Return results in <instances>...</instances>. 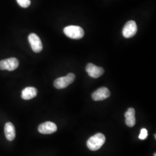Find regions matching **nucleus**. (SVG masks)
I'll return each instance as SVG.
<instances>
[{"mask_svg": "<svg viewBox=\"0 0 156 156\" xmlns=\"http://www.w3.org/2000/svg\"><path fill=\"white\" fill-rule=\"evenodd\" d=\"M105 135L101 133H97L88 140L87 146L90 151H98L105 144Z\"/></svg>", "mask_w": 156, "mask_h": 156, "instance_id": "obj_1", "label": "nucleus"}, {"mask_svg": "<svg viewBox=\"0 0 156 156\" xmlns=\"http://www.w3.org/2000/svg\"><path fill=\"white\" fill-rule=\"evenodd\" d=\"M65 35L73 39H79L82 38L84 35L83 28L78 26H68L64 29Z\"/></svg>", "mask_w": 156, "mask_h": 156, "instance_id": "obj_2", "label": "nucleus"}, {"mask_svg": "<svg viewBox=\"0 0 156 156\" xmlns=\"http://www.w3.org/2000/svg\"><path fill=\"white\" fill-rule=\"evenodd\" d=\"M75 79V75L73 73H69L66 76L56 79L54 82V86L57 89H65L73 83Z\"/></svg>", "mask_w": 156, "mask_h": 156, "instance_id": "obj_3", "label": "nucleus"}, {"mask_svg": "<svg viewBox=\"0 0 156 156\" xmlns=\"http://www.w3.org/2000/svg\"><path fill=\"white\" fill-rule=\"evenodd\" d=\"M137 26L134 20H129L124 25L122 31L124 37L129 38L133 37L137 32Z\"/></svg>", "mask_w": 156, "mask_h": 156, "instance_id": "obj_4", "label": "nucleus"}, {"mask_svg": "<svg viewBox=\"0 0 156 156\" xmlns=\"http://www.w3.org/2000/svg\"><path fill=\"white\" fill-rule=\"evenodd\" d=\"M28 41L31 45L32 50L35 53H39L42 50L43 46L42 42L37 34H30L28 36Z\"/></svg>", "mask_w": 156, "mask_h": 156, "instance_id": "obj_5", "label": "nucleus"}, {"mask_svg": "<svg viewBox=\"0 0 156 156\" xmlns=\"http://www.w3.org/2000/svg\"><path fill=\"white\" fill-rule=\"evenodd\" d=\"M86 71L90 77L100 78L104 73V69L101 67H98L92 63H89L86 67Z\"/></svg>", "mask_w": 156, "mask_h": 156, "instance_id": "obj_6", "label": "nucleus"}, {"mask_svg": "<svg viewBox=\"0 0 156 156\" xmlns=\"http://www.w3.org/2000/svg\"><path fill=\"white\" fill-rule=\"evenodd\" d=\"M111 93L109 89L105 87L99 88L92 94V98L94 101H103L110 97Z\"/></svg>", "mask_w": 156, "mask_h": 156, "instance_id": "obj_7", "label": "nucleus"}, {"mask_svg": "<svg viewBox=\"0 0 156 156\" xmlns=\"http://www.w3.org/2000/svg\"><path fill=\"white\" fill-rule=\"evenodd\" d=\"M57 130V127L53 122H46L40 124L38 127V131L41 134H51L55 133Z\"/></svg>", "mask_w": 156, "mask_h": 156, "instance_id": "obj_8", "label": "nucleus"}, {"mask_svg": "<svg viewBox=\"0 0 156 156\" xmlns=\"http://www.w3.org/2000/svg\"><path fill=\"white\" fill-rule=\"evenodd\" d=\"M4 133L6 138L8 140L12 141L15 140L16 137V131L15 126L11 122L6 123L4 127Z\"/></svg>", "mask_w": 156, "mask_h": 156, "instance_id": "obj_9", "label": "nucleus"}, {"mask_svg": "<svg viewBox=\"0 0 156 156\" xmlns=\"http://www.w3.org/2000/svg\"><path fill=\"white\" fill-rule=\"evenodd\" d=\"M38 93V90L34 87H27L23 90L22 98L24 100H29L35 97Z\"/></svg>", "mask_w": 156, "mask_h": 156, "instance_id": "obj_10", "label": "nucleus"}, {"mask_svg": "<svg viewBox=\"0 0 156 156\" xmlns=\"http://www.w3.org/2000/svg\"><path fill=\"white\" fill-rule=\"evenodd\" d=\"M135 111L133 108H128L127 111L125 113L126 124L129 127H134L136 123V119L135 117Z\"/></svg>", "mask_w": 156, "mask_h": 156, "instance_id": "obj_11", "label": "nucleus"}, {"mask_svg": "<svg viewBox=\"0 0 156 156\" xmlns=\"http://www.w3.org/2000/svg\"><path fill=\"white\" fill-rule=\"evenodd\" d=\"M5 69L9 71H12L16 69L19 65V60L16 58L11 57L4 60Z\"/></svg>", "mask_w": 156, "mask_h": 156, "instance_id": "obj_12", "label": "nucleus"}, {"mask_svg": "<svg viewBox=\"0 0 156 156\" xmlns=\"http://www.w3.org/2000/svg\"><path fill=\"white\" fill-rule=\"evenodd\" d=\"M17 4L21 7L26 8L30 5L31 0H16Z\"/></svg>", "mask_w": 156, "mask_h": 156, "instance_id": "obj_13", "label": "nucleus"}, {"mask_svg": "<svg viewBox=\"0 0 156 156\" xmlns=\"http://www.w3.org/2000/svg\"><path fill=\"white\" fill-rule=\"evenodd\" d=\"M148 136L147 130L146 128H142L140 130V133L139 135V138L140 140H145Z\"/></svg>", "mask_w": 156, "mask_h": 156, "instance_id": "obj_14", "label": "nucleus"}, {"mask_svg": "<svg viewBox=\"0 0 156 156\" xmlns=\"http://www.w3.org/2000/svg\"><path fill=\"white\" fill-rule=\"evenodd\" d=\"M154 156H156V153H154Z\"/></svg>", "mask_w": 156, "mask_h": 156, "instance_id": "obj_15", "label": "nucleus"}]
</instances>
